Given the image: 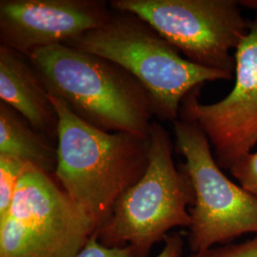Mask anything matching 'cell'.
Listing matches in <instances>:
<instances>
[{"label":"cell","instance_id":"cell-15","mask_svg":"<svg viewBox=\"0 0 257 257\" xmlns=\"http://www.w3.org/2000/svg\"><path fill=\"white\" fill-rule=\"evenodd\" d=\"M76 257H147V255L131 246L108 248L102 245L93 233Z\"/></svg>","mask_w":257,"mask_h":257},{"label":"cell","instance_id":"cell-1","mask_svg":"<svg viewBox=\"0 0 257 257\" xmlns=\"http://www.w3.org/2000/svg\"><path fill=\"white\" fill-rule=\"evenodd\" d=\"M50 97L59 118L54 175L96 230L121 195L145 174L150 136L104 132L76 116L58 96Z\"/></svg>","mask_w":257,"mask_h":257},{"label":"cell","instance_id":"cell-8","mask_svg":"<svg viewBox=\"0 0 257 257\" xmlns=\"http://www.w3.org/2000/svg\"><path fill=\"white\" fill-rule=\"evenodd\" d=\"M235 82L223 99L199 101L201 87L189 92L181 103L179 117L192 120L214 149L222 169L230 170L257 143V20L249 21L247 35L234 52Z\"/></svg>","mask_w":257,"mask_h":257},{"label":"cell","instance_id":"cell-14","mask_svg":"<svg viewBox=\"0 0 257 257\" xmlns=\"http://www.w3.org/2000/svg\"><path fill=\"white\" fill-rule=\"evenodd\" d=\"M189 257H257V235L242 243H228L197 251Z\"/></svg>","mask_w":257,"mask_h":257},{"label":"cell","instance_id":"cell-9","mask_svg":"<svg viewBox=\"0 0 257 257\" xmlns=\"http://www.w3.org/2000/svg\"><path fill=\"white\" fill-rule=\"evenodd\" d=\"M112 14L103 0H1L0 45L28 56L103 27Z\"/></svg>","mask_w":257,"mask_h":257},{"label":"cell","instance_id":"cell-16","mask_svg":"<svg viewBox=\"0 0 257 257\" xmlns=\"http://www.w3.org/2000/svg\"><path fill=\"white\" fill-rule=\"evenodd\" d=\"M184 241L180 234H168L164 239V246L156 257H181Z\"/></svg>","mask_w":257,"mask_h":257},{"label":"cell","instance_id":"cell-5","mask_svg":"<svg viewBox=\"0 0 257 257\" xmlns=\"http://www.w3.org/2000/svg\"><path fill=\"white\" fill-rule=\"evenodd\" d=\"M94 232L55 175L31 166L0 220V257H76Z\"/></svg>","mask_w":257,"mask_h":257},{"label":"cell","instance_id":"cell-17","mask_svg":"<svg viewBox=\"0 0 257 257\" xmlns=\"http://www.w3.org/2000/svg\"><path fill=\"white\" fill-rule=\"evenodd\" d=\"M239 3L242 6H246V7H249L251 9L254 10L256 12L255 19L257 20V1H239Z\"/></svg>","mask_w":257,"mask_h":257},{"label":"cell","instance_id":"cell-12","mask_svg":"<svg viewBox=\"0 0 257 257\" xmlns=\"http://www.w3.org/2000/svg\"><path fill=\"white\" fill-rule=\"evenodd\" d=\"M29 167L18 158L0 156V220L8 214L19 181Z\"/></svg>","mask_w":257,"mask_h":257},{"label":"cell","instance_id":"cell-2","mask_svg":"<svg viewBox=\"0 0 257 257\" xmlns=\"http://www.w3.org/2000/svg\"><path fill=\"white\" fill-rule=\"evenodd\" d=\"M50 94L76 116L108 133L149 137L156 118L145 87L120 65L65 44L40 48L28 55Z\"/></svg>","mask_w":257,"mask_h":257},{"label":"cell","instance_id":"cell-11","mask_svg":"<svg viewBox=\"0 0 257 257\" xmlns=\"http://www.w3.org/2000/svg\"><path fill=\"white\" fill-rule=\"evenodd\" d=\"M0 156L18 158L54 175L57 144L34 128L17 110L0 101Z\"/></svg>","mask_w":257,"mask_h":257},{"label":"cell","instance_id":"cell-7","mask_svg":"<svg viewBox=\"0 0 257 257\" xmlns=\"http://www.w3.org/2000/svg\"><path fill=\"white\" fill-rule=\"evenodd\" d=\"M233 0H112L110 9L146 21L181 53L204 68L232 74L249 21Z\"/></svg>","mask_w":257,"mask_h":257},{"label":"cell","instance_id":"cell-10","mask_svg":"<svg viewBox=\"0 0 257 257\" xmlns=\"http://www.w3.org/2000/svg\"><path fill=\"white\" fill-rule=\"evenodd\" d=\"M0 99L57 144L59 118L50 93L27 55L0 45Z\"/></svg>","mask_w":257,"mask_h":257},{"label":"cell","instance_id":"cell-6","mask_svg":"<svg viewBox=\"0 0 257 257\" xmlns=\"http://www.w3.org/2000/svg\"><path fill=\"white\" fill-rule=\"evenodd\" d=\"M173 123L175 149L185 158L182 167L194 191L189 211L191 249L228 244L248 232L257 235V197L222 173L209 139L195 122L179 117Z\"/></svg>","mask_w":257,"mask_h":257},{"label":"cell","instance_id":"cell-3","mask_svg":"<svg viewBox=\"0 0 257 257\" xmlns=\"http://www.w3.org/2000/svg\"><path fill=\"white\" fill-rule=\"evenodd\" d=\"M65 45L99 55L127 70L150 92L156 118L162 121L178 119L181 103L195 88L232 78V74L189 61L146 21L130 13L113 11L106 25Z\"/></svg>","mask_w":257,"mask_h":257},{"label":"cell","instance_id":"cell-4","mask_svg":"<svg viewBox=\"0 0 257 257\" xmlns=\"http://www.w3.org/2000/svg\"><path fill=\"white\" fill-rule=\"evenodd\" d=\"M149 136L150 160L145 174L121 195L94 232L108 248L131 246L146 255L172 229L190 227L188 206L194 202L193 184L183 167L175 166L168 132L155 120Z\"/></svg>","mask_w":257,"mask_h":257},{"label":"cell","instance_id":"cell-13","mask_svg":"<svg viewBox=\"0 0 257 257\" xmlns=\"http://www.w3.org/2000/svg\"><path fill=\"white\" fill-rule=\"evenodd\" d=\"M230 171L243 189L257 197V151L241 157Z\"/></svg>","mask_w":257,"mask_h":257}]
</instances>
